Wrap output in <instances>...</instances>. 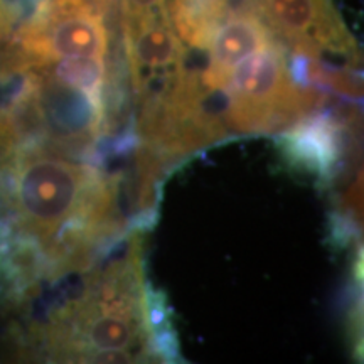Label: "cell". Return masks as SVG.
<instances>
[{
	"label": "cell",
	"mask_w": 364,
	"mask_h": 364,
	"mask_svg": "<svg viewBox=\"0 0 364 364\" xmlns=\"http://www.w3.org/2000/svg\"><path fill=\"white\" fill-rule=\"evenodd\" d=\"M139 236L124 257L86 280L80 297L65 304L44 326L49 356L66 363H139L152 358Z\"/></svg>",
	"instance_id": "6da1fadb"
},
{
	"label": "cell",
	"mask_w": 364,
	"mask_h": 364,
	"mask_svg": "<svg viewBox=\"0 0 364 364\" xmlns=\"http://www.w3.org/2000/svg\"><path fill=\"white\" fill-rule=\"evenodd\" d=\"M223 124L235 134L290 129L318 107L317 91L295 78L275 43L241 63L223 90Z\"/></svg>",
	"instance_id": "7a4b0ae2"
},
{
	"label": "cell",
	"mask_w": 364,
	"mask_h": 364,
	"mask_svg": "<svg viewBox=\"0 0 364 364\" xmlns=\"http://www.w3.org/2000/svg\"><path fill=\"white\" fill-rule=\"evenodd\" d=\"M90 0H39L21 22L12 44L31 66L59 59H103L108 31Z\"/></svg>",
	"instance_id": "3957f363"
},
{
	"label": "cell",
	"mask_w": 364,
	"mask_h": 364,
	"mask_svg": "<svg viewBox=\"0 0 364 364\" xmlns=\"http://www.w3.org/2000/svg\"><path fill=\"white\" fill-rule=\"evenodd\" d=\"M34 70L46 149L76 156L90 154L105 130L103 90L68 83L43 66H34Z\"/></svg>",
	"instance_id": "277c9868"
},
{
	"label": "cell",
	"mask_w": 364,
	"mask_h": 364,
	"mask_svg": "<svg viewBox=\"0 0 364 364\" xmlns=\"http://www.w3.org/2000/svg\"><path fill=\"white\" fill-rule=\"evenodd\" d=\"M136 105L157 97L186 71V48L169 16L122 22Z\"/></svg>",
	"instance_id": "5b68a950"
},
{
	"label": "cell",
	"mask_w": 364,
	"mask_h": 364,
	"mask_svg": "<svg viewBox=\"0 0 364 364\" xmlns=\"http://www.w3.org/2000/svg\"><path fill=\"white\" fill-rule=\"evenodd\" d=\"M260 17L300 58L356 49L331 0H260Z\"/></svg>",
	"instance_id": "8992f818"
},
{
	"label": "cell",
	"mask_w": 364,
	"mask_h": 364,
	"mask_svg": "<svg viewBox=\"0 0 364 364\" xmlns=\"http://www.w3.org/2000/svg\"><path fill=\"white\" fill-rule=\"evenodd\" d=\"M273 33L257 14L228 17L209 41L206 70L199 78L209 91H223L241 63L270 46Z\"/></svg>",
	"instance_id": "52a82bcc"
},
{
	"label": "cell",
	"mask_w": 364,
	"mask_h": 364,
	"mask_svg": "<svg viewBox=\"0 0 364 364\" xmlns=\"http://www.w3.org/2000/svg\"><path fill=\"white\" fill-rule=\"evenodd\" d=\"M280 140L284 156L321 182L334 177L344 152L343 125L329 115H307Z\"/></svg>",
	"instance_id": "ba28073f"
},
{
	"label": "cell",
	"mask_w": 364,
	"mask_h": 364,
	"mask_svg": "<svg viewBox=\"0 0 364 364\" xmlns=\"http://www.w3.org/2000/svg\"><path fill=\"white\" fill-rule=\"evenodd\" d=\"M122 22L147 19L167 14V0H120Z\"/></svg>",
	"instance_id": "9c48e42d"
},
{
	"label": "cell",
	"mask_w": 364,
	"mask_h": 364,
	"mask_svg": "<svg viewBox=\"0 0 364 364\" xmlns=\"http://www.w3.org/2000/svg\"><path fill=\"white\" fill-rule=\"evenodd\" d=\"M90 2H91V4H95V6H97L102 12H107L108 9L112 7L113 0H90Z\"/></svg>",
	"instance_id": "30bf717a"
}]
</instances>
